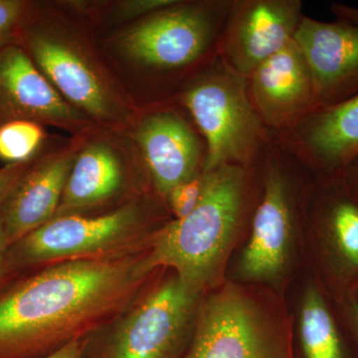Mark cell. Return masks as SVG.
<instances>
[{
	"instance_id": "20",
	"label": "cell",
	"mask_w": 358,
	"mask_h": 358,
	"mask_svg": "<svg viewBox=\"0 0 358 358\" xmlns=\"http://www.w3.org/2000/svg\"><path fill=\"white\" fill-rule=\"evenodd\" d=\"M46 141L44 126L31 121H13L0 126V160L6 166L29 164L39 157Z\"/></svg>"
},
{
	"instance_id": "5",
	"label": "cell",
	"mask_w": 358,
	"mask_h": 358,
	"mask_svg": "<svg viewBox=\"0 0 358 358\" xmlns=\"http://www.w3.org/2000/svg\"><path fill=\"white\" fill-rule=\"evenodd\" d=\"M313 180L272 138L261 162L260 192L238 264L241 279L275 284L286 275Z\"/></svg>"
},
{
	"instance_id": "14",
	"label": "cell",
	"mask_w": 358,
	"mask_h": 358,
	"mask_svg": "<svg viewBox=\"0 0 358 358\" xmlns=\"http://www.w3.org/2000/svg\"><path fill=\"white\" fill-rule=\"evenodd\" d=\"M272 138L315 178H339L358 154V94L313 110Z\"/></svg>"
},
{
	"instance_id": "16",
	"label": "cell",
	"mask_w": 358,
	"mask_h": 358,
	"mask_svg": "<svg viewBox=\"0 0 358 358\" xmlns=\"http://www.w3.org/2000/svg\"><path fill=\"white\" fill-rule=\"evenodd\" d=\"M315 81L317 109L358 94V24L303 16L294 35Z\"/></svg>"
},
{
	"instance_id": "2",
	"label": "cell",
	"mask_w": 358,
	"mask_h": 358,
	"mask_svg": "<svg viewBox=\"0 0 358 358\" xmlns=\"http://www.w3.org/2000/svg\"><path fill=\"white\" fill-rule=\"evenodd\" d=\"M206 173L194 210L166 224L150 239V252L136 268L141 278L155 268H173L183 284L200 294L218 279L233 243L251 220L260 192L261 162Z\"/></svg>"
},
{
	"instance_id": "24",
	"label": "cell",
	"mask_w": 358,
	"mask_h": 358,
	"mask_svg": "<svg viewBox=\"0 0 358 358\" xmlns=\"http://www.w3.org/2000/svg\"><path fill=\"white\" fill-rule=\"evenodd\" d=\"M341 322L358 345V300L352 292L333 298Z\"/></svg>"
},
{
	"instance_id": "15",
	"label": "cell",
	"mask_w": 358,
	"mask_h": 358,
	"mask_svg": "<svg viewBox=\"0 0 358 358\" xmlns=\"http://www.w3.org/2000/svg\"><path fill=\"white\" fill-rule=\"evenodd\" d=\"M248 83L252 102L271 136L317 109L313 73L294 40L259 66Z\"/></svg>"
},
{
	"instance_id": "8",
	"label": "cell",
	"mask_w": 358,
	"mask_h": 358,
	"mask_svg": "<svg viewBox=\"0 0 358 358\" xmlns=\"http://www.w3.org/2000/svg\"><path fill=\"white\" fill-rule=\"evenodd\" d=\"M200 293L171 278L124 317L92 358H178Z\"/></svg>"
},
{
	"instance_id": "22",
	"label": "cell",
	"mask_w": 358,
	"mask_h": 358,
	"mask_svg": "<svg viewBox=\"0 0 358 358\" xmlns=\"http://www.w3.org/2000/svg\"><path fill=\"white\" fill-rule=\"evenodd\" d=\"M207 173H200L194 178L176 185L167 195L166 202L174 219H182L194 210L203 195Z\"/></svg>"
},
{
	"instance_id": "18",
	"label": "cell",
	"mask_w": 358,
	"mask_h": 358,
	"mask_svg": "<svg viewBox=\"0 0 358 358\" xmlns=\"http://www.w3.org/2000/svg\"><path fill=\"white\" fill-rule=\"evenodd\" d=\"M122 157L119 148L109 140L83 141L55 217L81 214L115 197L124 185L126 171Z\"/></svg>"
},
{
	"instance_id": "10",
	"label": "cell",
	"mask_w": 358,
	"mask_h": 358,
	"mask_svg": "<svg viewBox=\"0 0 358 358\" xmlns=\"http://www.w3.org/2000/svg\"><path fill=\"white\" fill-rule=\"evenodd\" d=\"M317 263L333 298L358 284V201L341 178H313L305 206Z\"/></svg>"
},
{
	"instance_id": "12",
	"label": "cell",
	"mask_w": 358,
	"mask_h": 358,
	"mask_svg": "<svg viewBox=\"0 0 358 358\" xmlns=\"http://www.w3.org/2000/svg\"><path fill=\"white\" fill-rule=\"evenodd\" d=\"M178 108L176 102L159 103L136 128L141 159L164 201L176 185L203 171L206 157L201 134Z\"/></svg>"
},
{
	"instance_id": "29",
	"label": "cell",
	"mask_w": 358,
	"mask_h": 358,
	"mask_svg": "<svg viewBox=\"0 0 358 358\" xmlns=\"http://www.w3.org/2000/svg\"><path fill=\"white\" fill-rule=\"evenodd\" d=\"M9 245L10 243H9L6 230H4L3 223H2L1 217H0V277H1L4 268H6Z\"/></svg>"
},
{
	"instance_id": "30",
	"label": "cell",
	"mask_w": 358,
	"mask_h": 358,
	"mask_svg": "<svg viewBox=\"0 0 358 358\" xmlns=\"http://www.w3.org/2000/svg\"><path fill=\"white\" fill-rule=\"evenodd\" d=\"M352 294H355V298L358 300V284L355 287V289H352Z\"/></svg>"
},
{
	"instance_id": "1",
	"label": "cell",
	"mask_w": 358,
	"mask_h": 358,
	"mask_svg": "<svg viewBox=\"0 0 358 358\" xmlns=\"http://www.w3.org/2000/svg\"><path fill=\"white\" fill-rule=\"evenodd\" d=\"M138 260L78 259L42 271L0 298V358H43L126 303Z\"/></svg>"
},
{
	"instance_id": "6",
	"label": "cell",
	"mask_w": 358,
	"mask_h": 358,
	"mask_svg": "<svg viewBox=\"0 0 358 358\" xmlns=\"http://www.w3.org/2000/svg\"><path fill=\"white\" fill-rule=\"evenodd\" d=\"M20 44L66 102L93 124H128L131 110L109 73L81 37L33 14Z\"/></svg>"
},
{
	"instance_id": "17",
	"label": "cell",
	"mask_w": 358,
	"mask_h": 358,
	"mask_svg": "<svg viewBox=\"0 0 358 358\" xmlns=\"http://www.w3.org/2000/svg\"><path fill=\"white\" fill-rule=\"evenodd\" d=\"M83 141V136H78L67 148L40 155L23 174L0 209L10 245L55 217L66 181Z\"/></svg>"
},
{
	"instance_id": "21",
	"label": "cell",
	"mask_w": 358,
	"mask_h": 358,
	"mask_svg": "<svg viewBox=\"0 0 358 358\" xmlns=\"http://www.w3.org/2000/svg\"><path fill=\"white\" fill-rule=\"evenodd\" d=\"M33 7L26 0H0V50L20 43L23 28L35 13Z\"/></svg>"
},
{
	"instance_id": "11",
	"label": "cell",
	"mask_w": 358,
	"mask_h": 358,
	"mask_svg": "<svg viewBox=\"0 0 358 358\" xmlns=\"http://www.w3.org/2000/svg\"><path fill=\"white\" fill-rule=\"evenodd\" d=\"M301 0H232L220 56L248 78L293 41L305 14Z\"/></svg>"
},
{
	"instance_id": "26",
	"label": "cell",
	"mask_w": 358,
	"mask_h": 358,
	"mask_svg": "<svg viewBox=\"0 0 358 358\" xmlns=\"http://www.w3.org/2000/svg\"><path fill=\"white\" fill-rule=\"evenodd\" d=\"M87 346L88 341L86 338H75L43 358H84Z\"/></svg>"
},
{
	"instance_id": "25",
	"label": "cell",
	"mask_w": 358,
	"mask_h": 358,
	"mask_svg": "<svg viewBox=\"0 0 358 358\" xmlns=\"http://www.w3.org/2000/svg\"><path fill=\"white\" fill-rule=\"evenodd\" d=\"M33 162L20 166H4L0 169V209L6 204L23 174Z\"/></svg>"
},
{
	"instance_id": "27",
	"label": "cell",
	"mask_w": 358,
	"mask_h": 358,
	"mask_svg": "<svg viewBox=\"0 0 358 358\" xmlns=\"http://www.w3.org/2000/svg\"><path fill=\"white\" fill-rule=\"evenodd\" d=\"M339 178L348 192L358 201V154L348 162Z\"/></svg>"
},
{
	"instance_id": "4",
	"label": "cell",
	"mask_w": 358,
	"mask_h": 358,
	"mask_svg": "<svg viewBox=\"0 0 358 358\" xmlns=\"http://www.w3.org/2000/svg\"><path fill=\"white\" fill-rule=\"evenodd\" d=\"M231 4L232 0H176L136 21L117 37L115 45L124 57L178 83L180 91L220 55Z\"/></svg>"
},
{
	"instance_id": "19",
	"label": "cell",
	"mask_w": 358,
	"mask_h": 358,
	"mask_svg": "<svg viewBox=\"0 0 358 358\" xmlns=\"http://www.w3.org/2000/svg\"><path fill=\"white\" fill-rule=\"evenodd\" d=\"M315 282L306 287L299 315V338L303 358H350L338 310Z\"/></svg>"
},
{
	"instance_id": "7",
	"label": "cell",
	"mask_w": 358,
	"mask_h": 358,
	"mask_svg": "<svg viewBox=\"0 0 358 358\" xmlns=\"http://www.w3.org/2000/svg\"><path fill=\"white\" fill-rule=\"evenodd\" d=\"M199 308L178 358H293L287 331L239 287H224Z\"/></svg>"
},
{
	"instance_id": "13",
	"label": "cell",
	"mask_w": 358,
	"mask_h": 358,
	"mask_svg": "<svg viewBox=\"0 0 358 358\" xmlns=\"http://www.w3.org/2000/svg\"><path fill=\"white\" fill-rule=\"evenodd\" d=\"M31 121L83 136L93 122L69 105L20 43L0 50V126Z\"/></svg>"
},
{
	"instance_id": "28",
	"label": "cell",
	"mask_w": 358,
	"mask_h": 358,
	"mask_svg": "<svg viewBox=\"0 0 358 358\" xmlns=\"http://www.w3.org/2000/svg\"><path fill=\"white\" fill-rule=\"evenodd\" d=\"M329 9L336 20H345L358 24V7L333 2L329 6Z\"/></svg>"
},
{
	"instance_id": "23",
	"label": "cell",
	"mask_w": 358,
	"mask_h": 358,
	"mask_svg": "<svg viewBox=\"0 0 358 358\" xmlns=\"http://www.w3.org/2000/svg\"><path fill=\"white\" fill-rule=\"evenodd\" d=\"M176 1V0H124L115 4L112 14L117 20H140L164 7L171 6Z\"/></svg>"
},
{
	"instance_id": "9",
	"label": "cell",
	"mask_w": 358,
	"mask_h": 358,
	"mask_svg": "<svg viewBox=\"0 0 358 358\" xmlns=\"http://www.w3.org/2000/svg\"><path fill=\"white\" fill-rule=\"evenodd\" d=\"M145 222L138 203L102 215L58 216L13 244L7 259L17 265L96 258L133 239Z\"/></svg>"
},
{
	"instance_id": "3",
	"label": "cell",
	"mask_w": 358,
	"mask_h": 358,
	"mask_svg": "<svg viewBox=\"0 0 358 358\" xmlns=\"http://www.w3.org/2000/svg\"><path fill=\"white\" fill-rule=\"evenodd\" d=\"M174 102L187 113L203 138V173L224 166L260 164L272 136L252 102L248 78L220 55L187 80Z\"/></svg>"
}]
</instances>
